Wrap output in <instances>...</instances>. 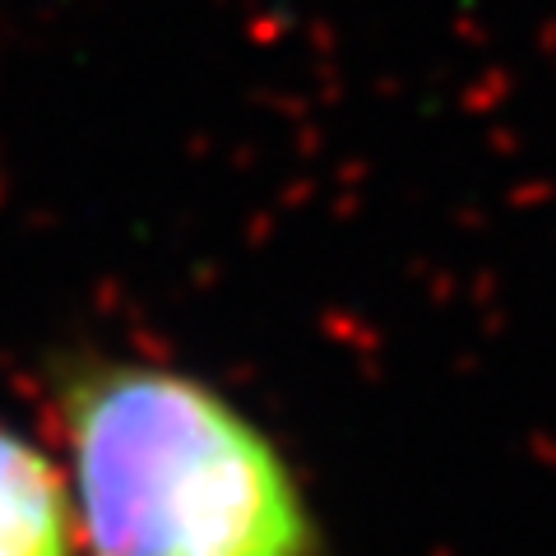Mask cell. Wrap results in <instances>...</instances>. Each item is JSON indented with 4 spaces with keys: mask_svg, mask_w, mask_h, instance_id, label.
Listing matches in <instances>:
<instances>
[{
    "mask_svg": "<svg viewBox=\"0 0 556 556\" xmlns=\"http://www.w3.org/2000/svg\"><path fill=\"white\" fill-rule=\"evenodd\" d=\"M79 556H329L302 473L204 376L121 353L47 367Z\"/></svg>",
    "mask_w": 556,
    "mask_h": 556,
    "instance_id": "6da1fadb",
    "label": "cell"
},
{
    "mask_svg": "<svg viewBox=\"0 0 556 556\" xmlns=\"http://www.w3.org/2000/svg\"><path fill=\"white\" fill-rule=\"evenodd\" d=\"M0 556H79L65 468L0 422Z\"/></svg>",
    "mask_w": 556,
    "mask_h": 556,
    "instance_id": "7a4b0ae2",
    "label": "cell"
}]
</instances>
